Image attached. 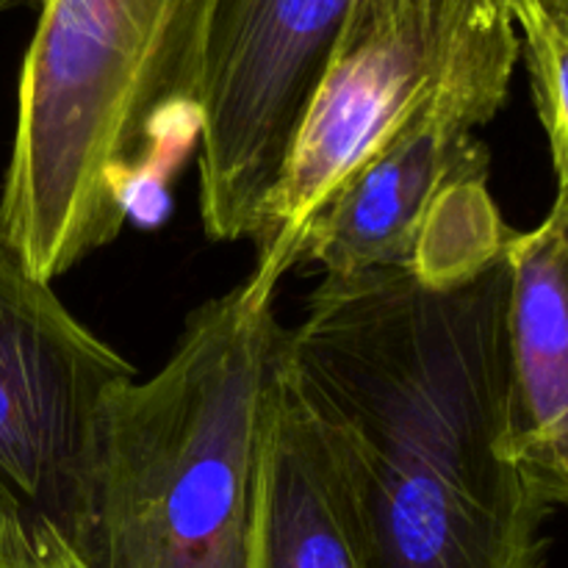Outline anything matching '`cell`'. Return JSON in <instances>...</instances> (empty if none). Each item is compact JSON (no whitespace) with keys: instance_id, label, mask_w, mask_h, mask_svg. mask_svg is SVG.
I'll use <instances>...</instances> for the list:
<instances>
[{"instance_id":"cell-12","label":"cell","mask_w":568,"mask_h":568,"mask_svg":"<svg viewBox=\"0 0 568 568\" xmlns=\"http://www.w3.org/2000/svg\"><path fill=\"white\" fill-rule=\"evenodd\" d=\"M497 3L505 6V11H508V14L514 17L516 28H525L527 22H530L532 17H536L538 3H541V0H497Z\"/></svg>"},{"instance_id":"cell-5","label":"cell","mask_w":568,"mask_h":568,"mask_svg":"<svg viewBox=\"0 0 568 568\" xmlns=\"http://www.w3.org/2000/svg\"><path fill=\"white\" fill-rule=\"evenodd\" d=\"M133 377L0 236V510L81 547L105 405Z\"/></svg>"},{"instance_id":"cell-9","label":"cell","mask_w":568,"mask_h":568,"mask_svg":"<svg viewBox=\"0 0 568 568\" xmlns=\"http://www.w3.org/2000/svg\"><path fill=\"white\" fill-rule=\"evenodd\" d=\"M247 568H358L331 447L281 364L266 405Z\"/></svg>"},{"instance_id":"cell-1","label":"cell","mask_w":568,"mask_h":568,"mask_svg":"<svg viewBox=\"0 0 568 568\" xmlns=\"http://www.w3.org/2000/svg\"><path fill=\"white\" fill-rule=\"evenodd\" d=\"M508 294L505 253L466 281L325 277L283 333L358 568H544L549 508L505 453Z\"/></svg>"},{"instance_id":"cell-4","label":"cell","mask_w":568,"mask_h":568,"mask_svg":"<svg viewBox=\"0 0 568 568\" xmlns=\"http://www.w3.org/2000/svg\"><path fill=\"white\" fill-rule=\"evenodd\" d=\"M519 55V28L497 0H353L258 216L250 286L277 292L316 211L425 100L453 83L510 81Z\"/></svg>"},{"instance_id":"cell-13","label":"cell","mask_w":568,"mask_h":568,"mask_svg":"<svg viewBox=\"0 0 568 568\" xmlns=\"http://www.w3.org/2000/svg\"><path fill=\"white\" fill-rule=\"evenodd\" d=\"M20 3H31V0H0V11L14 9V6H20ZM33 3H37V0H33Z\"/></svg>"},{"instance_id":"cell-3","label":"cell","mask_w":568,"mask_h":568,"mask_svg":"<svg viewBox=\"0 0 568 568\" xmlns=\"http://www.w3.org/2000/svg\"><path fill=\"white\" fill-rule=\"evenodd\" d=\"M247 281L192 311L148 381L105 405L87 538L94 568H247L266 405L286 327Z\"/></svg>"},{"instance_id":"cell-2","label":"cell","mask_w":568,"mask_h":568,"mask_svg":"<svg viewBox=\"0 0 568 568\" xmlns=\"http://www.w3.org/2000/svg\"><path fill=\"white\" fill-rule=\"evenodd\" d=\"M220 0H44L22 61L0 236L44 283L116 242L170 120L197 122Z\"/></svg>"},{"instance_id":"cell-14","label":"cell","mask_w":568,"mask_h":568,"mask_svg":"<svg viewBox=\"0 0 568 568\" xmlns=\"http://www.w3.org/2000/svg\"><path fill=\"white\" fill-rule=\"evenodd\" d=\"M37 3H39V6H42V3H44V0H37Z\"/></svg>"},{"instance_id":"cell-7","label":"cell","mask_w":568,"mask_h":568,"mask_svg":"<svg viewBox=\"0 0 568 568\" xmlns=\"http://www.w3.org/2000/svg\"><path fill=\"white\" fill-rule=\"evenodd\" d=\"M508 89L510 81H464L425 100L316 211L300 261H314L325 277L414 270L438 209L488 181L475 128L497 116Z\"/></svg>"},{"instance_id":"cell-6","label":"cell","mask_w":568,"mask_h":568,"mask_svg":"<svg viewBox=\"0 0 568 568\" xmlns=\"http://www.w3.org/2000/svg\"><path fill=\"white\" fill-rule=\"evenodd\" d=\"M353 0H220L197 98L200 216L253 239Z\"/></svg>"},{"instance_id":"cell-10","label":"cell","mask_w":568,"mask_h":568,"mask_svg":"<svg viewBox=\"0 0 568 568\" xmlns=\"http://www.w3.org/2000/svg\"><path fill=\"white\" fill-rule=\"evenodd\" d=\"M521 31L538 120L552 150L558 189L568 186V0H541Z\"/></svg>"},{"instance_id":"cell-8","label":"cell","mask_w":568,"mask_h":568,"mask_svg":"<svg viewBox=\"0 0 568 568\" xmlns=\"http://www.w3.org/2000/svg\"><path fill=\"white\" fill-rule=\"evenodd\" d=\"M508 442L505 453L541 503L568 508V186L547 220L505 247Z\"/></svg>"},{"instance_id":"cell-11","label":"cell","mask_w":568,"mask_h":568,"mask_svg":"<svg viewBox=\"0 0 568 568\" xmlns=\"http://www.w3.org/2000/svg\"><path fill=\"white\" fill-rule=\"evenodd\" d=\"M0 568H94L81 549L48 521L0 510Z\"/></svg>"}]
</instances>
